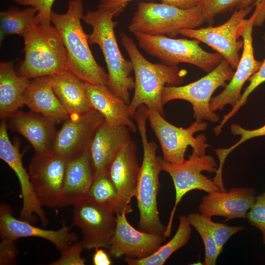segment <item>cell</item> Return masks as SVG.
Here are the masks:
<instances>
[{
  "mask_svg": "<svg viewBox=\"0 0 265 265\" xmlns=\"http://www.w3.org/2000/svg\"><path fill=\"white\" fill-rule=\"evenodd\" d=\"M162 171L170 176L175 190L174 206L171 212L165 233L166 238L171 235L174 215L182 198L189 191L198 189L208 193L213 191H222L215 183L213 178L210 179L202 174L203 171L216 172L217 164L210 155L198 156L194 153L181 163L172 164L163 160L159 157Z\"/></svg>",
  "mask_w": 265,
  "mask_h": 265,
  "instance_id": "30bf717a",
  "label": "cell"
},
{
  "mask_svg": "<svg viewBox=\"0 0 265 265\" xmlns=\"http://www.w3.org/2000/svg\"><path fill=\"white\" fill-rule=\"evenodd\" d=\"M32 223L16 218L9 205H0V238L17 240L21 238L37 237L48 240L53 243L59 250L66 246L75 242L77 235L70 232L71 226L63 224L58 230H46L35 227Z\"/></svg>",
  "mask_w": 265,
  "mask_h": 265,
  "instance_id": "ac0fdd59",
  "label": "cell"
},
{
  "mask_svg": "<svg viewBox=\"0 0 265 265\" xmlns=\"http://www.w3.org/2000/svg\"><path fill=\"white\" fill-rule=\"evenodd\" d=\"M93 263L94 265H110L112 262L105 251L101 248H96L93 256Z\"/></svg>",
  "mask_w": 265,
  "mask_h": 265,
  "instance_id": "b9f144b4",
  "label": "cell"
},
{
  "mask_svg": "<svg viewBox=\"0 0 265 265\" xmlns=\"http://www.w3.org/2000/svg\"><path fill=\"white\" fill-rule=\"evenodd\" d=\"M0 158L15 173L20 185L23 205L20 219L34 223L38 217L43 226L48 222L46 214L33 190L28 173L24 167L19 143L13 144L9 136L0 138Z\"/></svg>",
  "mask_w": 265,
  "mask_h": 265,
  "instance_id": "e0dca14e",
  "label": "cell"
},
{
  "mask_svg": "<svg viewBox=\"0 0 265 265\" xmlns=\"http://www.w3.org/2000/svg\"><path fill=\"white\" fill-rule=\"evenodd\" d=\"M127 212L116 214L117 224L108 248L109 254L115 258L122 257L141 259L150 256L166 238L136 230L126 217Z\"/></svg>",
  "mask_w": 265,
  "mask_h": 265,
  "instance_id": "2e32d148",
  "label": "cell"
},
{
  "mask_svg": "<svg viewBox=\"0 0 265 265\" xmlns=\"http://www.w3.org/2000/svg\"><path fill=\"white\" fill-rule=\"evenodd\" d=\"M139 47L147 54L158 58L169 66H177L181 63H189L208 73L223 59L218 53L204 50L199 41L194 39H175L165 35L133 34Z\"/></svg>",
  "mask_w": 265,
  "mask_h": 265,
  "instance_id": "52a82bcc",
  "label": "cell"
},
{
  "mask_svg": "<svg viewBox=\"0 0 265 265\" xmlns=\"http://www.w3.org/2000/svg\"><path fill=\"white\" fill-rule=\"evenodd\" d=\"M84 248L80 241L69 244L60 250V257L51 265H84L85 260L81 253Z\"/></svg>",
  "mask_w": 265,
  "mask_h": 265,
  "instance_id": "8d00e7d4",
  "label": "cell"
},
{
  "mask_svg": "<svg viewBox=\"0 0 265 265\" xmlns=\"http://www.w3.org/2000/svg\"><path fill=\"white\" fill-rule=\"evenodd\" d=\"M67 160L53 153L31 159L28 174L36 196L43 207H58L63 191Z\"/></svg>",
  "mask_w": 265,
  "mask_h": 265,
  "instance_id": "7c38bea8",
  "label": "cell"
},
{
  "mask_svg": "<svg viewBox=\"0 0 265 265\" xmlns=\"http://www.w3.org/2000/svg\"><path fill=\"white\" fill-rule=\"evenodd\" d=\"M246 218L251 225L261 231L263 242L265 244V192L256 196L255 202L248 211Z\"/></svg>",
  "mask_w": 265,
  "mask_h": 265,
  "instance_id": "d590c367",
  "label": "cell"
},
{
  "mask_svg": "<svg viewBox=\"0 0 265 265\" xmlns=\"http://www.w3.org/2000/svg\"><path fill=\"white\" fill-rule=\"evenodd\" d=\"M85 199L115 214L123 212L128 214L132 212L131 205L125 206L122 202L107 172L95 178Z\"/></svg>",
  "mask_w": 265,
  "mask_h": 265,
  "instance_id": "f1b7e54d",
  "label": "cell"
},
{
  "mask_svg": "<svg viewBox=\"0 0 265 265\" xmlns=\"http://www.w3.org/2000/svg\"><path fill=\"white\" fill-rule=\"evenodd\" d=\"M23 103L31 111L40 114L55 124L70 117L51 86L48 77L32 79L25 91Z\"/></svg>",
  "mask_w": 265,
  "mask_h": 265,
  "instance_id": "d4e9b609",
  "label": "cell"
},
{
  "mask_svg": "<svg viewBox=\"0 0 265 265\" xmlns=\"http://www.w3.org/2000/svg\"><path fill=\"white\" fill-rule=\"evenodd\" d=\"M120 37L130 58L134 74V94L129 104L130 114L133 117L138 107L144 105L148 109H155L163 116V89L166 86H179L183 84L186 71L180 69L178 66L150 62L143 56L133 40L126 33L121 32Z\"/></svg>",
  "mask_w": 265,
  "mask_h": 265,
  "instance_id": "7a4b0ae2",
  "label": "cell"
},
{
  "mask_svg": "<svg viewBox=\"0 0 265 265\" xmlns=\"http://www.w3.org/2000/svg\"><path fill=\"white\" fill-rule=\"evenodd\" d=\"M202 217L215 241L220 254L223 250V246L229 238L245 229L242 226H230L224 223L213 222L211 217L203 214Z\"/></svg>",
  "mask_w": 265,
  "mask_h": 265,
  "instance_id": "836d02e7",
  "label": "cell"
},
{
  "mask_svg": "<svg viewBox=\"0 0 265 265\" xmlns=\"http://www.w3.org/2000/svg\"><path fill=\"white\" fill-rule=\"evenodd\" d=\"M94 179L95 171L88 148L68 160L58 207L74 206L85 199Z\"/></svg>",
  "mask_w": 265,
  "mask_h": 265,
  "instance_id": "7402d4cb",
  "label": "cell"
},
{
  "mask_svg": "<svg viewBox=\"0 0 265 265\" xmlns=\"http://www.w3.org/2000/svg\"><path fill=\"white\" fill-rule=\"evenodd\" d=\"M255 6L257 14L253 22V27L260 26L265 22V0H258Z\"/></svg>",
  "mask_w": 265,
  "mask_h": 265,
  "instance_id": "60d3db41",
  "label": "cell"
},
{
  "mask_svg": "<svg viewBox=\"0 0 265 265\" xmlns=\"http://www.w3.org/2000/svg\"><path fill=\"white\" fill-rule=\"evenodd\" d=\"M256 15L257 13L254 11L251 16L243 22L240 32L243 42L241 56L229 83L221 93L212 98L210 108L213 112L222 110L227 105L234 106L241 98V91L245 82L259 70L262 64V61L255 58L253 46V22Z\"/></svg>",
  "mask_w": 265,
  "mask_h": 265,
  "instance_id": "9a60e30c",
  "label": "cell"
},
{
  "mask_svg": "<svg viewBox=\"0 0 265 265\" xmlns=\"http://www.w3.org/2000/svg\"><path fill=\"white\" fill-rule=\"evenodd\" d=\"M179 224L175 234L166 244L161 245L154 253L145 258L137 259L124 257L129 265H163L168 258L189 241L191 233V225L187 216L179 217Z\"/></svg>",
  "mask_w": 265,
  "mask_h": 265,
  "instance_id": "83f0119b",
  "label": "cell"
},
{
  "mask_svg": "<svg viewBox=\"0 0 265 265\" xmlns=\"http://www.w3.org/2000/svg\"><path fill=\"white\" fill-rule=\"evenodd\" d=\"M47 77L69 117L82 115L93 109L86 93L85 82L72 73L68 71Z\"/></svg>",
  "mask_w": 265,
  "mask_h": 265,
  "instance_id": "484cf974",
  "label": "cell"
},
{
  "mask_svg": "<svg viewBox=\"0 0 265 265\" xmlns=\"http://www.w3.org/2000/svg\"><path fill=\"white\" fill-rule=\"evenodd\" d=\"M148 120L160 144L163 161L172 164L185 160V153L188 146L192 152L198 156L205 155L208 147L205 135L194 134L205 130L208 126L206 121L194 122L188 128L178 127L165 120L163 115L154 108H147Z\"/></svg>",
  "mask_w": 265,
  "mask_h": 265,
  "instance_id": "9c48e42d",
  "label": "cell"
},
{
  "mask_svg": "<svg viewBox=\"0 0 265 265\" xmlns=\"http://www.w3.org/2000/svg\"><path fill=\"white\" fill-rule=\"evenodd\" d=\"M230 131L234 135L240 136V139L233 145L228 148H218L215 150V153L221 160L225 161L228 155L237 147L244 142L257 137L265 136V124L262 127L254 129L247 130L239 125L233 124L230 126Z\"/></svg>",
  "mask_w": 265,
  "mask_h": 265,
  "instance_id": "e575fe53",
  "label": "cell"
},
{
  "mask_svg": "<svg viewBox=\"0 0 265 265\" xmlns=\"http://www.w3.org/2000/svg\"><path fill=\"white\" fill-rule=\"evenodd\" d=\"M83 11L82 0H70L65 13L52 12L51 23L66 49L69 71L85 82L107 85L108 74L94 58L81 25Z\"/></svg>",
  "mask_w": 265,
  "mask_h": 265,
  "instance_id": "3957f363",
  "label": "cell"
},
{
  "mask_svg": "<svg viewBox=\"0 0 265 265\" xmlns=\"http://www.w3.org/2000/svg\"><path fill=\"white\" fill-rule=\"evenodd\" d=\"M263 39L265 43V34ZM248 81L250 83L241 94L240 100L233 107L231 111L223 116L220 123L214 128V132L216 136L220 133L222 128L228 120L235 115L242 106L247 103L248 98L252 92L265 82V58L262 61L259 70L249 79Z\"/></svg>",
  "mask_w": 265,
  "mask_h": 265,
  "instance_id": "d6a6232c",
  "label": "cell"
},
{
  "mask_svg": "<svg viewBox=\"0 0 265 265\" xmlns=\"http://www.w3.org/2000/svg\"><path fill=\"white\" fill-rule=\"evenodd\" d=\"M6 120L7 128L23 135L32 145L35 154L53 153L57 132L54 122L33 111L19 110Z\"/></svg>",
  "mask_w": 265,
  "mask_h": 265,
  "instance_id": "ffe728a7",
  "label": "cell"
},
{
  "mask_svg": "<svg viewBox=\"0 0 265 265\" xmlns=\"http://www.w3.org/2000/svg\"><path fill=\"white\" fill-rule=\"evenodd\" d=\"M85 86L92 108L102 115L108 125L125 126L132 132H136L137 125L130 113L129 105L106 85L85 82Z\"/></svg>",
  "mask_w": 265,
  "mask_h": 265,
  "instance_id": "cb8c5ba5",
  "label": "cell"
},
{
  "mask_svg": "<svg viewBox=\"0 0 265 265\" xmlns=\"http://www.w3.org/2000/svg\"><path fill=\"white\" fill-rule=\"evenodd\" d=\"M15 3L34 8L37 11L39 23L51 24L52 7L55 0H13Z\"/></svg>",
  "mask_w": 265,
  "mask_h": 265,
  "instance_id": "74e56055",
  "label": "cell"
},
{
  "mask_svg": "<svg viewBox=\"0 0 265 265\" xmlns=\"http://www.w3.org/2000/svg\"><path fill=\"white\" fill-rule=\"evenodd\" d=\"M258 0H203L202 7L204 23L212 25L215 17L233 9H245L254 5Z\"/></svg>",
  "mask_w": 265,
  "mask_h": 265,
  "instance_id": "4dcf8cb0",
  "label": "cell"
},
{
  "mask_svg": "<svg viewBox=\"0 0 265 265\" xmlns=\"http://www.w3.org/2000/svg\"><path fill=\"white\" fill-rule=\"evenodd\" d=\"M136 154V144L131 140L120 147L107 170L122 202L127 206L136 193L140 167Z\"/></svg>",
  "mask_w": 265,
  "mask_h": 265,
  "instance_id": "44dd1931",
  "label": "cell"
},
{
  "mask_svg": "<svg viewBox=\"0 0 265 265\" xmlns=\"http://www.w3.org/2000/svg\"><path fill=\"white\" fill-rule=\"evenodd\" d=\"M254 6L235 10L230 18L219 26L183 29L180 34L206 44L227 61L233 70L236 69L240 58L239 52L243 46V40L239 39L241 27L245 18Z\"/></svg>",
  "mask_w": 265,
  "mask_h": 265,
  "instance_id": "8fae6325",
  "label": "cell"
},
{
  "mask_svg": "<svg viewBox=\"0 0 265 265\" xmlns=\"http://www.w3.org/2000/svg\"><path fill=\"white\" fill-rule=\"evenodd\" d=\"M73 206L72 226L82 231L84 249H108L117 224L115 214L85 198Z\"/></svg>",
  "mask_w": 265,
  "mask_h": 265,
  "instance_id": "4fadbf2b",
  "label": "cell"
},
{
  "mask_svg": "<svg viewBox=\"0 0 265 265\" xmlns=\"http://www.w3.org/2000/svg\"><path fill=\"white\" fill-rule=\"evenodd\" d=\"M134 0H100V3L106 6L127 4ZM162 3L173 5L180 8L187 9L197 7L203 0H160Z\"/></svg>",
  "mask_w": 265,
  "mask_h": 265,
  "instance_id": "ab89813d",
  "label": "cell"
},
{
  "mask_svg": "<svg viewBox=\"0 0 265 265\" xmlns=\"http://www.w3.org/2000/svg\"><path fill=\"white\" fill-rule=\"evenodd\" d=\"M23 37L25 58L19 66V75L32 80L69 71L66 49L51 24L33 25Z\"/></svg>",
  "mask_w": 265,
  "mask_h": 265,
  "instance_id": "5b68a950",
  "label": "cell"
},
{
  "mask_svg": "<svg viewBox=\"0 0 265 265\" xmlns=\"http://www.w3.org/2000/svg\"><path fill=\"white\" fill-rule=\"evenodd\" d=\"M131 132L125 126H110L105 120L98 128L89 147L95 178L107 172L120 147L132 140Z\"/></svg>",
  "mask_w": 265,
  "mask_h": 265,
  "instance_id": "603a6c76",
  "label": "cell"
},
{
  "mask_svg": "<svg viewBox=\"0 0 265 265\" xmlns=\"http://www.w3.org/2000/svg\"><path fill=\"white\" fill-rule=\"evenodd\" d=\"M147 110L145 106L141 105L133 115L143 147V159L135 196L139 213L138 229L164 236L166 227L160 221L157 203L160 189L159 175L162 169L156 155L158 145L154 141H149L148 139Z\"/></svg>",
  "mask_w": 265,
  "mask_h": 265,
  "instance_id": "277c9868",
  "label": "cell"
},
{
  "mask_svg": "<svg viewBox=\"0 0 265 265\" xmlns=\"http://www.w3.org/2000/svg\"><path fill=\"white\" fill-rule=\"evenodd\" d=\"M256 199L255 190L250 187H235L228 191H213L202 198L199 206L201 214L222 216L225 221L247 218Z\"/></svg>",
  "mask_w": 265,
  "mask_h": 265,
  "instance_id": "d6986e66",
  "label": "cell"
},
{
  "mask_svg": "<svg viewBox=\"0 0 265 265\" xmlns=\"http://www.w3.org/2000/svg\"><path fill=\"white\" fill-rule=\"evenodd\" d=\"M15 60L0 63V118L6 120L24 105V94L30 80L15 71Z\"/></svg>",
  "mask_w": 265,
  "mask_h": 265,
  "instance_id": "4316f807",
  "label": "cell"
},
{
  "mask_svg": "<svg viewBox=\"0 0 265 265\" xmlns=\"http://www.w3.org/2000/svg\"><path fill=\"white\" fill-rule=\"evenodd\" d=\"M204 23L201 5L185 9L164 3L140 2L128 26L130 32L174 38L185 28Z\"/></svg>",
  "mask_w": 265,
  "mask_h": 265,
  "instance_id": "8992f818",
  "label": "cell"
},
{
  "mask_svg": "<svg viewBox=\"0 0 265 265\" xmlns=\"http://www.w3.org/2000/svg\"><path fill=\"white\" fill-rule=\"evenodd\" d=\"M0 243V265H15L18 255V248L16 240L4 238Z\"/></svg>",
  "mask_w": 265,
  "mask_h": 265,
  "instance_id": "f35d334b",
  "label": "cell"
},
{
  "mask_svg": "<svg viewBox=\"0 0 265 265\" xmlns=\"http://www.w3.org/2000/svg\"><path fill=\"white\" fill-rule=\"evenodd\" d=\"M234 74L229 62L223 58L213 70L200 79L185 85L165 86L162 94L163 106L174 100L188 102L192 106L195 121L217 122L219 116L210 108L212 95L219 87H225Z\"/></svg>",
  "mask_w": 265,
  "mask_h": 265,
  "instance_id": "ba28073f",
  "label": "cell"
},
{
  "mask_svg": "<svg viewBox=\"0 0 265 265\" xmlns=\"http://www.w3.org/2000/svg\"><path fill=\"white\" fill-rule=\"evenodd\" d=\"M39 23L37 11L29 6L24 9L12 6L0 12V42L8 35L23 37L30 26Z\"/></svg>",
  "mask_w": 265,
  "mask_h": 265,
  "instance_id": "f546056e",
  "label": "cell"
},
{
  "mask_svg": "<svg viewBox=\"0 0 265 265\" xmlns=\"http://www.w3.org/2000/svg\"><path fill=\"white\" fill-rule=\"evenodd\" d=\"M126 4L106 7L101 3L96 10H88L82 20L92 27L88 34L89 45L97 44L103 54L107 71V86L116 96L129 105L130 91L134 89V79L131 76L133 67L119 49L114 28L118 23L113 20L124 9Z\"/></svg>",
  "mask_w": 265,
  "mask_h": 265,
  "instance_id": "6da1fadb",
  "label": "cell"
},
{
  "mask_svg": "<svg viewBox=\"0 0 265 265\" xmlns=\"http://www.w3.org/2000/svg\"><path fill=\"white\" fill-rule=\"evenodd\" d=\"M191 226L198 232L205 248V260L203 265H214L220 255L215 241L204 223L200 213H192L187 216Z\"/></svg>",
  "mask_w": 265,
  "mask_h": 265,
  "instance_id": "1f68e13d",
  "label": "cell"
},
{
  "mask_svg": "<svg viewBox=\"0 0 265 265\" xmlns=\"http://www.w3.org/2000/svg\"><path fill=\"white\" fill-rule=\"evenodd\" d=\"M104 121L94 109L82 115L70 117L57 132L53 153L67 160L89 148L98 128Z\"/></svg>",
  "mask_w": 265,
  "mask_h": 265,
  "instance_id": "5bb4252c",
  "label": "cell"
}]
</instances>
